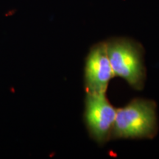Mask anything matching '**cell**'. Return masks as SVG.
Listing matches in <instances>:
<instances>
[{
	"label": "cell",
	"mask_w": 159,
	"mask_h": 159,
	"mask_svg": "<svg viewBox=\"0 0 159 159\" xmlns=\"http://www.w3.org/2000/svg\"><path fill=\"white\" fill-rule=\"evenodd\" d=\"M158 130L156 102L137 99L116 110L111 136L114 138H152Z\"/></svg>",
	"instance_id": "6da1fadb"
},
{
	"label": "cell",
	"mask_w": 159,
	"mask_h": 159,
	"mask_svg": "<svg viewBox=\"0 0 159 159\" xmlns=\"http://www.w3.org/2000/svg\"><path fill=\"white\" fill-rule=\"evenodd\" d=\"M106 46L114 75L124 78L134 88H142L145 68L140 46L128 39L112 40Z\"/></svg>",
	"instance_id": "7a4b0ae2"
},
{
	"label": "cell",
	"mask_w": 159,
	"mask_h": 159,
	"mask_svg": "<svg viewBox=\"0 0 159 159\" xmlns=\"http://www.w3.org/2000/svg\"><path fill=\"white\" fill-rule=\"evenodd\" d=\"M116 110L110 104L105 94L87 93L85 118L91 136L102 143L112 134Z\"/></svg>",
	"instance_id": "3957f363"
},
{
	"label": "cell",
	"mask_w": 159,
	"mask_h": 159,
	"mask_svg": "<svg viewBox=\"0 0 159 159\" xmlns=\"http://www.w3.org/2000/svg\"><path fill=\"white\" fill-rule=\"evenodd\" d=\"M114 76L109 61L106 43L95 45L85 63V81L87 93L105 94L110 80Z\"/></svg>",
	"instance_id": "277c9868"
},
{
	"label": "cell",
	"mask_w": 159,
	"mask_h": 159,
	"mask_svg": "<svg viewBox=\"0 0 159 159\" xmlns=\"http://www.w3.org/2000/svg\"><path fill=\"white\" fill-rule=\"evenodd\" d=\"M10 91H11L12 93H15V89L13 87H11V88H10Z\"/></svg>",
	"instance_id": "5b68a950"
}]
</instances>
